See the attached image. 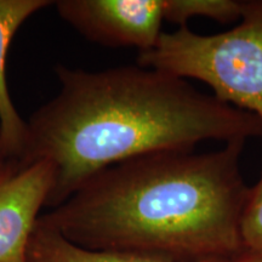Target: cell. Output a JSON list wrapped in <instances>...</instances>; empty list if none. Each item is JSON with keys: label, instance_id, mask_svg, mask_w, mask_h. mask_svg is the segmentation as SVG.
I'll return each mask as SVG.
<instances>
[{"label": "cell", "instance_id": "obj_1", "mask_svg": "<svg viewBox=\"0 0 262 262\" xmlns=\"http://www.w3.org/2000/svg\"><path fill=\"white\" fill-rule=\"evenodd\" d=\"M56 75L60 91L27 122L17 162L51 164L50 208L125 160L189 150L209 140L226 143L262 136L254 114L153 68L137 64L91 72L57 66Z\"/></svg>", "mask_w": 262, "mask_h": 262}, {"label": "cell", "instance_id": "obj_2", "mask_svg": "<svg viewBox=\"0 0 262 262\" xmlns=\"http://www.w3.org/2000/svg\"><path fill=\"white\" fill-rule=\"evenodd\" d=\"M245 142L204 153L162 150L116 164L38 220L93 250L232 261L244 255L239 219L250 191L241 170Z\"/></svg>", "mask_w": 262, "mask_h": 262}, {"label": "cell", "instance_id": "obj_3", "mask_svg": "<svg viewBox=\"0 0 262 262\" xmlns=\"http://www.w3.org/2000/svg\"><path fill=\"white\" fill-rule=\"evenodd\" d=\"M142 67L203 81L221 102L254 114L262 125V0H244L241 24L217 34L187 26L162 33L140 52Z\"/></svg>", "mask_w": 262, "mask_h": 262}, {"label": "cell", "instance_id": "obj_4", "mask_svg": "<svg viewBox=\"0 0 262 262\" xmlns=\"http://www.w3.org/2000/svg\"><path fill=\"white\" fill-rule=\"evenodd\" d=\"M54 5L75 31L104 47L146 52L162 35L163 0H57Z\"/></svg>", "mask_w": 262, "mask_h": 262}, {"label": "cell", "instance_id": "obj_5", "mask_svg": "<svg viewBox=\"0 0 262 262\" xmlns=\"http://www.w3.org/2000/svg\"><path fill=\"white\" fill-rule=\"evenodd\" d=\"M52 186L48 162H15L0 176V262H27L29 239Z\"/></svg>", "mask_w": 262, "mask_h": 262}, {"label": "cell", "instance_id": "obj_6", "mask_svg": "<svg viewBox=\"0 0 262 262\" xmlns=\"http://www.w3.org/2000/svg\"><path fill=\"white\" fill-rule=\"evenodd\" d=\"M50 0H0V156L18 162L25 147L27 122L19 116L6 79V58L16 32Z\"/></svg>", "mask_w": 262, "mask_h": 262}, {"label": "cell", "instance_id": "obj_7", "mask_svg": "<svg viewBox=\"0 0 262 262\" xmlns=\"http://www.w3.org/2000/svg\"><path fill=\"white\" fill-rule=\"evenodd\" d=\"M27 262H179L125 251L93 250L74 244L38 220L27 249ZM221 262V261H205Z\"/></svg>", "mask_w": 262, "mask_h": 262}, {"label": "cell", "instance_id": "obj_8", "mask_svg": "<svg viewBox=\"0 0 262 262\" xmlns=\"http://www.w3.org/2000/svg\"><path fill=\"white\" fill-rule=\"evenodd\" d=\"M164 19L183 27L191 18L229 24L242 18L244 0H163Z\"/></svg>", "mask_w": 262, "mask_h": 262}, {"label": "cell", "instance_id": "obj_9", "mask_svg": "<svg viewBox=\"0 0 262 262\" xmlns=\"http://www.w3.org/2000/svg\"><path fill=\"white\" fill-rule=\"evenodd\" d=\"M239 237L244 254L262 256V171L256 185L249 191L242 210Z\"/></svg>", "mask_w": 262, "mask_h": 262}, {"label": "cell", "instance_id": "obj_10", "mask_svg": "<svg viewBox=\"0 0 262 262\" xmlns=\"http://www.w3.org/2000/svg\"><path fill=\"white\" fill-rule=\"evenodd\" d=\"M228 262H262V256H256V255H248L244 254L238 258L228 261Z\"/></svg>", "mask_w": 262, "mask_h": 262}, {"label": "cell", "instance_id": "obj_11", "mask_svg": "<svg viewBox=\"0 0 262 262\" xmlns=\"http://www.w3.org/2000/svg\"><path fill=\"white\" fill-rule=\"evenodd\" d=\"M14 163H15V160H8V159H4L0 157V176H2L3 173H4Z\"/></svg>", "mask_w": 262, "mask_h": 262}, {"label": "cell", "instance_id": "obj_12", "mask_svg": "<svg viewBox=\"0 0 262 262\" xmlns=\"http://www.w3.org/2000/svg\"><path fill=\"white\" fill-rule=\"evenodd\" d=\"M0 157H2V156H0Z\"/></svg>", "mask_w": 262, "mask_h": 262}]
</instances>
